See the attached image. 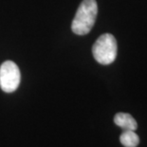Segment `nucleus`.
<instances>
[{
	"mask_svg": "<svg viewBox=\"0 0 147 147\" xmlns=\"http://www.w3.org/2000/svg\"><path fill=\"white\" fill-rule=\"evenodd\" d=\"M20 70L13 61L7 60L0 66V87L5 93H12L20 84Z\"/></svg>",
	"mask_w": 147,
	"mask_h": 147,
	"instance_id": "obj_3",
	"label": "nucleus"
},
{
	"mask_svg": "<svg viewBox=\"0 0 147 147\" xmlns=\"http://www.w3.org/2000/svg\"><path fill=\"white\" fill-rule=\"evenodd\" d=\"M117 41L110 34H102L92 47L93 57L102 65L111 64L117 57Z\"/></svg>",
	"mask_w": 147,
	"mask_h": 147,
	"instance_id": "obj_2",
	"label": "nucleus"
},
{
	"mask_svg": "<svg viewBox=\"0 0 147 147\" xmlns=\"http://www.w3.org/2000/svg\"><path fill=\"white\" fill-rule=\"evenodd\" d=\"M120 142L124 147H137L140 143V137L132 130H124L120 137Z\"/></svg>",
	"mask_w": 147,
	"mask_h": 147,
	"instance_id": "obj_5",
	"label": "nucleus"
},
{
	"mask_svg": "<svg viewBox=\"0 0 147 147\" xmlns=\"http://www.w3.org/2000/svg\"><path fill=\"white\" fill-rule=\"evenodd\" d=\"M98 14L96 0H83L71 24V30L78 36L87 34L93 28Z\"/></svg>",
	"mask_w": 147,
	"mask_h": 147,
	"instance_id": "obj_1",
	"label": "nucleus"
},
{
	"mask_svg": "<svg viewBox=\"0 0 147 147\" xmlns=\"http://www.w3.org/2000/svg\"><path fill=\"white\" fill-rule=\"evenodd\" d=\"M114 122L119 127L124 130L135 131L138 128V123L136 120L130 114L127 113H118L114 117Z\"/></svg>",
	"mask_w": 147,
	"mask_h": 147,
	"instance_id": "obj_4",
	"label": "nucleus"
}]
</instances>
